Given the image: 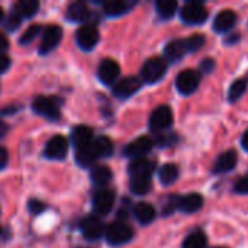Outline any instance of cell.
Returning a JSON list of instances; mask_svg holds the SVG:
<instances>
[{
	"label": "cell",
	"instance_id": "obj_20",
	"mask_svg": "<svg viewBox=\"0 0 248 248\" xmlns=\"http://www.w3.org/2000/svg\"><path fill=\"white\" fill-rule=\"evenodd\" d=\"M235 166H237V154H235V151L230 150V151L222 153V154L217 158L212 171H214L215 174H221V173L231 171Z\"/></svg>",
	"mask_w": 248,
	"mask_h": 248
},
{
	"label": "cell",
	"instance_id": "obj_25",
	"mask_svg": "<svg viewBox=\"0 0 248 248\" xmlns=\"http://www.w3.org/2000/svg\"><path fill=\"white\" fill-rule=\"evenodd\" d=\"M90 179L96 186L105 189V186H108L112 180V170L106 166H97L92 170Z\"/></svg>",
	"mask_w": 248,
	"mask_h": 248
},
{
	"label": "cell",
	"instance_id": "obj_40",
	"mask_svg": "<svg viewBox=\"0 0 248 248\" xmlns=\"http://www.w3.org/2000/svg\"><path fill=\"white\" fill-rule=\"evenodd\" d=\"M9 65H10V60L6 55L0 54V74H3L9 68Z\"/></svg>",
	"mask_w": 248,
	"mask_h": 248
},
{
	"label": "cell",
	"instance_id": "obj_26",
	"mask_svg": "<svg viewBox=\"0 0 248 248\" xmlns=\"http://www.w3.org/2000/svg\"><path fill=\"white\" fill-rule=\"evenodd\" d=\"M71 141H73L74 147L84 145V144L93 141V132L89 126H84V125L76 126L73 134H71Z\"/></svg>",
	"mask_w": 248,
	"mask_h": 248
},
{
	"label": "cell",
	"instance_id": "obj_35",
	"mask_svg": "<svg viewBox=\"0 0 248 248\" xmlns=\"http://www.w3.org/2000/svg\"><path fill=\"white\" fill-rule=\"evenodd\" d=\"M19 25H20V17H17L15 13H12V15L6 19V23H4V26H6L9 31H15Z\"/></svg>",
	"mask_w": 248,
	"mask_h": 248
},
{
	"label": "cell",
	"instance_id": "obj_18",
	"mask_svg": "<svg viewBox=\"0 0 248 248\" xmlns=\"http://www.w3.org/2000/svg\"><path fill=\"white\" fill-rule=\"evenodd\" d=\"M235 22H237V15L232 10L230 9L221 10L214 20V29L219 33H224L232 29L235 26Z\"/></svg>",
	"mask_w": 248,
	"mask_h": 248
},
{
	"label": "cell",
	"instance_id": "obj_28",
	"mask_svg": "<svg viewBox=\"0 0 248 248\" xmlns=\"http://www.w3.org/2000/svg\"><path fill=\"white\" fill-rule=\"evenodd\" d=\"M158 177H160V182L164 185V186H169L171 183H174L179 177V169L177 166L174 164H166L160 169V173H158Z\"/></svg>",
	"mask_w": 248,
	"mask_h": 248
},
{
	"label": "cell",
	"instance_id": "obj_32",
	"mask_svg": "<svg viewBox=\"0 0 248 248\" xmlns=\"http://www.w3.org/2000/svg\"><path fill=\"white\" fill-rule=\"evenodd\" d=\"M246 89H247V81H246L244 78H237V80L231 84V87H230L228 100H230L231 103L237 102V100L244 94Z\"/></svg>",
	"mask_w": 248,
	"mask_h": 248
},
{
	"label": "cell",
	"instance_id": "obj_12",
	"mask_svg": "<svg viewBox=\"0 0 248 248\" xmlns=\"http://www.w3.org/2000/svg\"><path fill=\"white\" fill-rule=\"evenodd\" d=\"M119 64L115 60L110 58H105L97 68V77L103 84H112L116 81V78L119 77Z\"/></svg>",
	"mask_w": 248,
	"mask_h": 248
},
{
	"label": "cell",
	"instance_id": "obj_30",
	"mask_svg": "<svg viewBox=\"0 0 248 248\" xmlns=\"http://www.w3.org/2000/svg\"><path fill=\"white\" fill-rule=\"evenodd\" d=\"M155 9H157V13L160 17L163 19H170L174 13H176V9H177V3L173 1V0H158L155 3Z\"/></svg>",
	"mask_w": 248,
	"mask_h": 248
},
{
	"label": "cell",
	"instance_id": "obj_9",
	"mask_svg": "<svg viewBox=\"0 0 248 248\" xmlns=\"http://www.w3.org/2000/svg\"><path fill=\"white\" fill-rule=\"evenodd\" d=\"M154 142L150 137H140L137 140H134L132 142H129L125 148H124V155L131 157V158H144L145 154H148L153 148Z\"/></svg>",
	"mask_w": 248,
	"mask_h": 248
},
{
	"label": "cell",
	"instance_id": "obj_23",
	"mask_svg": "<svg viewBox=\"0 0 248 248\" xmlns=\"http://www.w3.org/2000/svg\"><path fill=\"white\" fill-rule=\"evenodd\" d=\"M89 15H90V10L87 9L86 3H83V1L71 3L65 12V17L71 22H83L87 19Z\"/></svg>",
	"mask_w": 248,
	"mask_h": 248
},
{
	"label": "cell",
	"instance_id": "obj_2",
	"mask_svg": "<svg viewBox=\"0 0 248 248\" xmlns=\"http://www.w3.org/2000/svg\"><path fill=\"white\" fill-rule=\"evenodd\" d=\"M166 71H167V61L160 57H153L148 61H145V64L142 65L141 76L145 83L153 84L161 80L166 76Z\"/></svg>",
	"mask_w": 248,
	"mask_h": 248
},
{
	"label": "cell",
	"instance_id": "obj_22",
	"mask_svg": "<svg viewBox=\"0 0 248 248\" xmlns=\"http://www.w3.org/2000/svg\"><path fill=\"white\" fill-rule=\"evenodd\" d=\"M134 217L137 221L142 225L151 224L155 218V209L151 203L147 202H140L134 206Z\"/></svg>",
	"mask_w": 248,
	"mask_h": 248
},
{
	"label": "cell",
	"instance_id": "obj_6",
	"mask_svg": "<svg viewBox=\"0 0 248 248\" xmlns=\"http://www.w3.org/2000/svg\"><path fill=\"white\" fill-rule=\"evenodd\" d=\"M201 83V76L195 70H183L176 77V89L182 94H192Z\"/></svg>",
	"mask_w": 248,
	"mask_h": 248
},
{
	"label": "cell",
	"instance_id": "obj_41",
	"mask_svg": "<svg viewBox=\"0 0 248 248\" xmlns=\"http://www.w3.org/2000/svg\"><path fill=\"white\" fill-rule=\"evenodd\" d=\"M7 48H9V39H7V36L4 33L0 32V54L3 51H6Z\"/></svg>",
	"mask_w": 248,
	"mask_h": 248
},
{
	"label": "cell",
	"instance_id": "obj_13",
	"mask_svg": "<svg viewBox=\"0 0 248 248\" xmlns=\"http://www.w3.org/2000/svg\"><path fill=\"white\" fill-rule=\"evenodd\" d=\"M115 205V192L110 189H100L94 193L93 196V206L96 209V212L105 215L109 214L110 209Z\"/></svg>",
	"mask_w": 248,
	"mask_h": 248
},
{
	"label": "cell",
	"instance_id": "obj_34",
	"mask_svg": "<svg viewBox=\"0 0 248 248\" xmlns=\"http://www.w3.org/2000/svg\"><path fill=\"white\" fill-rule=\"evenodd\" d=\"M186 44H187V46H189V51H190V52H195V51H198L201 46H203V44H205V36H203L202 33H193L192 36L186 38Z\"/></svg>",
	"mask_w": 248,
	"mask_h": 248
},
{
	"label": "cell",
	"instance_id": "obj_3",
	"mask_svg": "<svg viewBox=\"0 0 248 248\" xmlns=\"http://www.w3.org/2000/svg\"><path fill=\"white\" fill-rule=\"evenodd\" d=\"M180 17L187 25H201L208 19V9L199 1H189L182 7Z\"/></svg>",
	"mask_w": 248,
	"mask_h": 248
},
{
	"label": "cell",
	"instance_id": "obj_7",
	"mask_svg": "<svg viewBox=\"0 0 248 248\" xmlns=\"http://www.w3.org/2000/svg\"><path fill=\"white\" fill-rule=\"evenodd\" d=\"M99 38H100L99 31L93 25H84L80 29H77V32H76V41H77L78 46L84 51L93 49L97 45Z\"/></svg>",
	"mask_w": 248,
	"mask_h": 248
},
{
	"label": "cell",
	"instance_id": "obj_44",
	"mask_svg": "<svg viewBox=\"0 0 248 248\" xmlns=\"http://www.w3.org/2000/svg\"><path fill=\"white\" fill-rule=\"evenodd\" d=\"M3 15H4V13H3V9H1V7H0V20H1V19H3Z\"/></svg>",
	"mask_w": 248,
	"mask_h": 248
},
{
	"label": "cell",
	"instance_id": "obj_45",
	"mask_svg": "<svg viewBox=\"0 0 248 248\" xmlns=\"http://www.w3.org/2000/svg\"><path fill=\"white\" fill-rule=\"evenodd\" d=\"M217 248H224V247H217Z\"/></svg>",
	"mask_w": 248,
	"mask_h": 248
},
{
	"label": "cell",
	"instance_id": "obj_46",
	"mask_svg": "<svg viewBox=\"0 0 248 248\" xmlns=\"http://www.w3.org/2000/svg\"><path fill=\"white\" fill-rule=\"evenodd\" d=\"M0 234H1V230H0Z\"/></svg>",
	"mask_w": 248,
	"mask_h": 248
},
{
	"label": "cell",
	"instance_id": "obj_1",
	"mask_svg": "<svg viewBox=\"0 0 248 248\" xmlns=\"http://www.w3.org/2000/svg\"><path fill=\"white\" fill-rule=\"evenodd\" d=\"M105 237L110 246H122L132 240L134 231L128 224L116 221L105 230Z\"/></svg>",
	"mask_w": 248,
	"mask_h": 248
},
{
	"label": "cell",
	"instance_id": "obj_42",
	"mask_svg": "<svg viewBox=\"0 0 248 248\" xmlns=\"http://www.w3.org/2000/svg\"><path fill=\"white\" fill-rule=\"evenodd\" d=\"M7 131H9V125L6 122L0 121V138H3L7 134Z\"/></svg>",
	"mask_w": 248,
	"mask_h": 248
},
{
	"label": "cell",
	"instance_id": "obj_16",
	"mask_svg": "<svg viewBox=\"0 0 248 248\" xmlns=\"http://www.w3.org/2000/svg\"><path fill=\"white\" fill-rule=\"evenodd\" d=\"M155 166L147 158H135L128 166V173L131 177H151Z\"/></svg>",
	"mask_w": 248,
	"mask_h": 248
},
{
	"label": "cell",
	"instance_id": "obj_8",
	"mask_svg": "<svg viewBox=\"0 0 248 248\" xmlns=\"http://www.w3.org/2000/svg\"><path fill=\"white\" fill-rule=\"evenodd\" d=\"M62 38V29L57 25H49L44 29L42 33V41L39 45V52L41 54H48L52 49H55L58 46V44L61 42Z\"/></svg>",
	"mask_w": 248,
	"mask_h": 248
},
{
	"label": "cell",
	"instance_id": "obj_4",
	"mask_svg": "<svg viewBox=\"0 0 248 248\" xmlns=\"http://www.w3.org/2000/svg\"><path fill=\"white\" fill-rule=\"evenodd\" d=\"M151 131H164L173 125V110L167 105H161L155 108L148 121Z\"/></svg>",
	"mask_w": 248,
	"mask_h": 248
},
{
	"label": "cell",
	"instance_id": "obj_24",
	"mask_svg": "<svg viewBox=\"0 0 248 248\" xmlns=\"http://www.w3.org/2000/svg\"><path fill=\"white\" fill-rule=\"evenodd\" d=\"M39 9V3L36 0H20L13 6V13L17 17H32L36 15Z\"/></svg>",
	"mask_w": 248,
	"mask_h": 248
},
{
	"label": "cell",
	"instance_id": "obj_33",
	"mask_svg": "<svg viewBox=\"0 0 248 248\" xmlns=\"http://www.w3.org/2000/svg\"><path fill=\"white\" fill-rule=\"evenodd\" d=\"M41 31H42V28H41L39 25H32V26H29V28L23 32V35L20 36L19 44H20V45L31 44V42L41 33Z\"/></svg>",
	"mask_w": 248,
	"mask_h": 248
},
{
	"label": "cell",
	"instance_id": "obj_19",
	"mask_svg": "<svg viewBox=\"0 0 248 248\" xmlns=\"http://www.w3.org/2000/svg\"><path fill=\"white\" fill-rule=\"evenodd\" d=\"M97 154H96V150H94V145H93V141L84 144V145H80V147H76V160L80 166L83 167H89L92 166L96 160H97Z\"/></svg>",
	"mask_w": 248,
	"mask_h": 248
},
{
	"label": "cell",
	"instance_id": "obj_14",
	"mask_svg": "<svg viewBox=\"0 0 248 248\" xmlns=\"http://www.w3.org/2000/svg\"><path fill=\"white\" fill-rule=\"evenodd\" d=\"M141 89V80L137 77H125L113 86V94L119 99L131 97Z\"/></svg>",
	"mask_w": 248,
	"mask_h": 248
},
{
	"label": "cell",
	"instance_id": "obj_39",
	"mask_svg": "<svg viewBox=\"0 0 248 248\" xmlns=\"http://www.w3.org/2000/svg\"><path fill=\"white\" fill-rule=\"evenodd\" d=\"M7 160H9V154H7V151H6L3 147H0V170H3V169L6 167Z\"/></svg>",
	"mask_w": 248,
	"mask_h": 248
},
{
	"label": "cell",
	"instance_id": "obj_37",
	"mask_svg": "<svg viewBox=\"0 0 248 248\" xmlns=\"http://www.w3.org/2000/svg\"><path fill=\"white\" fill-rule=\"evenodd\" d=\"M235 192H238V193H244V195H248V176L247 177H243V179H240V180L235 183Z\"/></svg>",
	"mask_w": 248,
	"mask_h": 248
},
{
	"label": "cell",
	"instance_id": "obj_11",
	"mask_svg": "<svg viewBox=\"0 0 248 248\" xmlns=\"http://www.w3.org/2000/svg\"><path fill=\"white\" fill-rule=\"evenodd\" d=\"M83 237L89 241H94L99 240L103 234H105V227L102 224V221L97 217H86L81 224H80Z\"/></svg>",
	"mask_w": 248,
	"mask_h": 248
},
{
	"label": "cell",
	"instance_id": "obj_29",
	"mask_svg": "<svg viewBox=\"0 0 248 248\" xmlns=\"http://www.w3.org/2000/svg\"><path fill=\"white\" fill-rule=\"evenodd\" d=\"M93 145H94V150H96V154L99 158L109 157L113 153V144L106 137H99L97 140H93Z\"/></svg>",
	"mask_w": 248,
	"mask_h": 248
},
{
	"label": "cell",
	"instance_id": "obj_5",
	"mask_svg": "<svg viewBox=\"0 0 248 248\" xmlns=\"http://www.w3.org/2000/svg\"><path fill=\"white\" fill-rule=\"evenodd\" d=\"M32 108L33 110L46 118V119H58L60 118V105L57 102V99L54 97H49V96H38L33 103H32Z\"/></svg>",
	"mask_w": 248,
	"mask_h": 248
},
{
	"label": "cell",
	"instance_id": "obj_17",
	"mask_svg": "<svg viewBox=\"0 0 248 248\" xmlns=\"http://www.w3.org/2000/svg\"><path fill=\"white\" fill-rule=\"evenodd\" d=\"M203 205V198L199 193H189L182 196L180 199H177L176 202V208L185 214H192V212H198Z\"/></svg>",
	"mask_w": 248,
	"mask_h": 248
},
{
	"label": "cell",
	"instance_id": "obj_10",
	"mask_svg": "<svg viewBox=\"0 0 248 248\" xmlns=\"http://www.w3.org/2000/svg\"><path fill=\"white\" fill-rule=\"evenodd\" d=\"M44 153L51 160H62L68 153V141L62 135H55L46 142Z\"/></svg>",
	"mask_w": 248,
	"mask_h": 248
},
{
	"label": "cell",
	"instance_id": "obj_38",
	"mask_svg": "<svg viewBox=\"0 0 248 248\" xmlns=\"http://www.w3.org/2000/svg\"><path fill=\"white\" fill-rule=\"evenodd\" d=\"M201 68H202V71H203V73H211V71L215 68V61H214V60H211V58H206V60H203V61H202Z\"/></svg>",
	"mask_w": 248,
	"mask_h": 248
},
{
	"label": "cell",
	"instance_id": "obj_31",
	"mask_svg": "<svg viewBox=\"0 0 248 248\" xmlns=\"http://www.w3.org/2000/svg\"><path fill=\"white\" fill-rule=\"evenodd\" d=\"M206 235L202 232V231H196V232H192L183 243V247L182 248H205L206 247Z\"/></svg>",
	"mask_w": 248,
	"mask_h": 248
},
{
	"label": "cell",
	"instance_id": "obj_36",
	"mask_svg": "<svg viewBox=\"0 0 248 248\" xmlns=\"http://www.w3.org/2000/svg\"><path fill=\"white\" fill-rule=\"evenodd\" d=\"M28 208H29V211H31L32 214H41V212L45 209V205H44L42 202L36 201V199H32V201L29 202Z\"/></svg>",
	"mask_w": 248,
	"mask_h": 248
},
{
	"label": "cell",
	"instance_id": "obj_15",
	"mask_svg": "<svg viewBox=\"0 0 248 248\" xmlns=\"http://www.w3.org/2000/svg\"><path fill=\"white\" fill-rule=\"evenodd\" d=\"M190 51H189V46L186 44V38L185 39H174V41L169 42L164 48L166 61H170V62L180 61Z\"/></svg>",
	"mask_w": 248,
	"mask_h": 248
},
{
	"label": "cell",
	"instance_id": "obj_43",
	"mask_svg": "<svg viewBox=\"0 0 248 248\" xmlns=\"http://www.w3.org/2000/svg\"><path fill=\"white\" fill-rule=\"evenodd\" d=\"M241 144H243V148H244L246 151H248V129L244 132V135H243Z\"/></svg>",
	"mask_w": 248,
	"mask_h": 248
},
{
	"label": "cell",
	"instance_id": "obj_21",
	"mask_svg": "<svg viewBox=\"0 0 248 248\" xmlns=\"http://www.w3.org/2000/svg\"><path fill=\"white\" fill-rule=\"evenodd\" d=\"M135 6V1H125V0H112V1H106L103 4V12L110 16H121L126 12H129L132 7Z\"/></svg>",
	"mask_w": 248,
	"mask_h": 248
},
{
	"label": "cell",
	"instance_id": "obj_27",
	"mask_svg": "<svg viewBox=\"0 0 248 248\" xmlns=\"http://www.w3.org/2000/svg\"><path fill=\"white\" fill-rule=\"evenodd\" d=\"M151 177H131L129 182V189L134 195L142 196L147 195L151 190Z\"/></svg>",
	"mask_w": 248,
	"mask_h": 248
}]
</instances>
